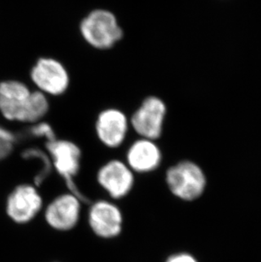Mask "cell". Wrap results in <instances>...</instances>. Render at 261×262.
Instances as JSON below:
<instances>
[{
    "mask_svg": "<svg viewBox=\"0 0 261 262\" xmlns=\"http://www.w3.org/2000/svg\"><path fill=\"white\" fill-rule=\"evenodd\" d=\"M48 111L49 101L42 92H32L18 81L0 83V112L8 120L36 122Z\"/></svg>",
    "mask_w": 261,
    "mask_h": 262,
    "instance_id": "1",
    "label": "cell"
},
{
    "mask_svg": "<svg viewBox=\"0 0 261 262\" xmlns=\"http://www.w3.org/2000/svg\"><path fill=\"white\" fill-rule=\"evenodd\" d=\"M165 182L173 195L185 201L197 200L206 187V178L202 169L188 161L170 166L165 174Z\"/></svg>",
    "mask_w": 261,
    "mask_h": 262,
    "instance_id": "2",
    "label": "cell"
},
{
    "mask_svg": "<svg viewBox=\"0 0 261 262\" xmlns=\"http://www.w3.org/2000/svg\"><path fill=\"white\" fill-rule=\"evenodd\" d=\"M80 30L86 42L99 50L113 47L122 37V30L116 16L108 10L89 13L81 20Z\"/></svg>",
    "mask_w": 261,
    "mask_h": 262,
    "instance_id": "3",
    "label": "cell"
},
{
    "mask_svg": "<svg viewBox=\"0 0 261 262\" xmlns=\"http://www.w3.org/2000/svg\"><path fill=\"white\" fill-rule=\"evenodd\" d=\"M97 181L102 189L113 200H121L133 189L134 172L127 164L119 160L110 161L99 169Z\"/></svg>",
    "mask_w": 261,
    "mask_h": 262,
    "instance_id": "4",
    "label": "cell"
},
{
    "mask_svg": "<svg viewBox=\"0 0 261 262\" xmlns=\"http://www.w3.org/2000/svg\"><path fill=\"white\" fill-rule=\"evenodd\" d=\"M89 224L97 237L111 239L121 234L123 215L116 204L101 200L93 204L89 209Z\"/></svg>",
    "mask_w": 261,
    "mask_h": 262,
    "instance_id": "5",
    "label": "cell"
},
{
    "mask_svg": "<svg viewBox=\"0 0 261 262\" xmlns=\"http://www.w3.org/2000/svg\"><path fill=\"white\" fill-rule=\"evenodd\" d=\"M81 205L74 193H63L54 198L45 210V219L54 230L67 232L78 224Z\"/></svg>",
    "mask_w": 261,
    "mask_h": 262,
    "instance_id": "6",
    "label": "cell"
},
{
    "mask_svg": "<svg viewBox=\"0 0 261 262\" xmlns=\"http://www.w3.org/2000/svg\"><path fill=\"white\" fill-rule=\"evenodd\" d=\"M166 107L157 97H148L133 114L130 123L143 139L156 140L162 134Z\"/></svg>",
    "mask_w": 261,
    "mask_h": 262,
    "instance_id": "7",
    "label": "cell"
},
{
    "mask_svg": "<svg viewBox=\"0 0 261 262\" xmlns=\"http://www.w3.org/2000/svg\"><path fill=\"white\" fill-rule=\"evenodd\" d=\"M32 82L44 94L59 95L69 86V75L64 66L56 59H38L31 72Z\"/></svg>",
    "mask_w": 261,
    "mask_h": 262,
    "instance_id": "8",
    "label": "cell"
},
{
    "mask_svg": "<svg viewBox=\"0 0 261 262\" xmlns=\"http://www.w3.org/2000/svg\"><path fill=\"white\" fill-rule=\"evenodd\" d=\"M42 208V199L32 185L18 186L10 193L6 204L7 214L15 223H27L33 220Z\"/></svg>",
    "mask_w": 261,
    "mask_h": 262,
    "instance_id": "9",
    "label": "cell"
},
{
    "mask_svg": "<svg viewBox=\"0 0 261 262\" xmlns=\"http://www.w3.org/2000/svg\"><path fill=\"white\" fill-rule=\"evenodd\" d=\"M127 130V118L118 110H105L97 119V135L99 140L108 148L121 146L126 139Z\"/></svg>",
    "mask_w": 261,
    "mask_h": 262,
    "instance_id": "10",
    "label": "cell"
},
{
    "mask_svg": "<svg viewBox=\"0 0 261 262\" xmlns=\"http://www.w3.org/2000/svg\"><path fill=\"white\" fill-rule=\"evenodd\" d=\"M126 164L133 172L149 173L160 166L162 155L157 144L150 139H138L126 152Z\"/></svg>",
    "mask_w": 261,
    "mask_h": 262,
    "instance_id": "11",
    "label": "cell"
},
{
    "mask_svg": "<svg viewBox=\"0 0 261 262\" xmlns=\"http://www.w3.org/2000/svg\"><path fill=\"white\" fill-rule=\"evenodd\" d=\"M47 148L50 152L57 171L63 176L67 182L72 183V178L80 169L81 151L74 143L66 140H49Z\"/></svg>",
    "mask_w": 261,
    "mask_h": 262,
    "instance_id": "12",
    "label": "cell"
},
{
    "mask_svg": "<svg viewBox=\"0 0 261 262\" xmlns=\"http://www.w3.org/2000/svg\"><path fill=\"white\" fill-rule=\"evenodd\" d=\"M15 142V138L0 135V161L6 158L10 155Z\"/></svg>",
    "mask_w": 261,
    "mask_h": 262,
    "instance_id": "13",
    "label": "cell"
},
{
    "mask_svg": "<svg viewBox=\"0 0 261 262\" xmlns=\"http://www.w3.org/2000/svg\"><path fill=\"white\" fill-rule=\"evenodd\" d=\"M32 133L36 136L45 137L48 139V141L55 139L51 126L47 123L37 124L32 127Z\"/></svg>",
    "mask_w": 261,
    "mask_h": 262,
    "instance_id": "14",
    "label": "cell"
},
{
    "mask_svg": "<svg viewBox=\"0 0 261 262\" xmlns=\"http://www.w3.org/2000/svg\"><path fill=\"white\" fill-rule=\"evenodd\" d=\"M165 262H199L197 259L188 253L181 252L171 255Z\"/></svg>",
    "mask_w": 261,
    "mask_h": 262,
    "instance_id": "15",
    "label": "cell"
}]
</instances>
